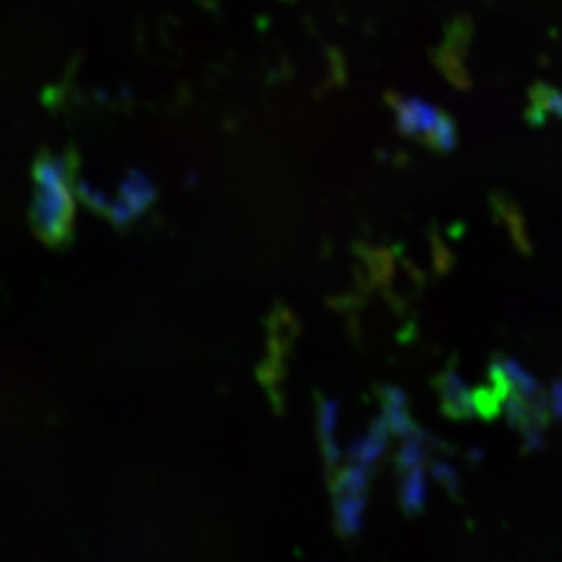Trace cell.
<instances>
[{"mask_svg":"<svg viewBox=\"0 0 562 562\" xmlns=\"http://www.w3.org/2000/svg\"><path fill=\"white\" fill-rule=\"evenodd\" d=\"M436 387L442 396L443 413L452 419H467L473 417L475 408H473V401L469 396L467 383L459 375V371L454 367H448L442 375L436 378Z\"/></svg>","mask_w":562,"mask_h":562,"instance_id":"cell-2","label":"cell"},{"mask_svg":"<svg viewBox=\"0 0 562 562\" xmlns=\"http://www.w3.org/2000/svg\"><path fill=\"white\" fill-rule=\"evenodd\" d=\"M473 408L475 413H480L485 419H494L498 413H501V406H503V396L494 390V387H483L477 390L473 396Z\"/></svg>","mask_w":562,"mask_h":562,"instance_id":"cell-9","label":"cell"},{"mask_svg":"<svg viewBox=\"0 0 562 562\" xmlns=\"http://www.w3.org/2000/svg\"><path fill=\"white\" fill-rule=\"evenodd\" d=\"M390 436V427L383 417H380L378 422H373V427L367 436H362L359 440L348 446V461L359 462V464H375L380 461V457L385 450V440Z\"/></svg>","mask_w":562,"mask_h":562,"instance_id":"cell-3","label":"cell"},{"mask_svg":"<svg viewBox=\"0 0 562 562\" xmlns=\"http://www.w3.org/2000/svg\"><path fill=\"white\" fill-rule=\"evenodd\" d=\"M76 220L74 162L65 155H48L34 165L32 223L36 234L50 246L69 240Z\"/></svg>","mask_w":562,"mask_h":562,"instance_id":"cell-1","label":"cell"},{"mask_svg":"<svg viewBox=\"0 0 562 562\" xmlns=\"http://www.w3.org/2000/svg\"><path fill=\"white\" fill-rule=\"evenodd\" d=\"M431 475L438 480V482L442 483L443 487L452 494V496H457L459 494V485H461V475H459V471L452 467V464H448V462L440 461H431Z\"/></svg>","mask_w":562,"mask_h":562,"instance_id":"cell-10","label":"cell"},{"mask_svg":"<svg viewBox=\"0 0 562 562\" xmlns=\"http://www.w3.org/2000/svg\"><path fill=\"white\" fill-rule=\"evenodd\" d=\"M492 204H494V211L501 215V220L506 222V225H508L510 236H513L515 244L521 248L522 252H529V250H531V248H529L531 244H529V238H527L525 222H522V217L519 215L517 206H515L513 202L508 201L506 196H494V199H492Z\"/></svg>","mask_w":562,"mask_h":562,"instance_id":"cell-8","label":"cell"},{"mask_svg":"<svg viewBox=\"0 0 562 562\" xmlns=\"http://www.w3.org/2000/svg\"><path fill=\"white\" fill-rule=\"evenodd\" d=\"M336 527L344 538H352L362 529L367 494H334Z\"/></svg>","mask_w":562,"mask_h":562,"instance_id":"cell-4","label":"cell"},{"mask_svg":"<svg viewBox=\"0 0 562 562\" xmlns=\"http://www.w3.org/2000/svg\"><path fill=\"white\" fill-rule=\"evenodd\" d=\"M550 406H552V413L562 419V380L552 385V398H550Z\"/></svg>","mask_w":562,"mask_h":562,"instance_id":"cell-11","label":"cell"},{"mask_svg":"<svg viewBox=\"0 0 562 562\" xmlns=\"http://www.w3.org/2000/svg\"><path fill=\"white\" fill-rule=\"evenodd\" d=\"M296 334H299V323L294 322V317L288 311H281V308L276 311L269 317V346H271L269 357L283 361Z\"/></svg>","mask_w":562,"mask_h":562,"instance_id":"cell-6","label":"cell"},{"mask_svg":"<svg viewBox=\"0 0 562 562\" xmlns=\"http://www.w3.org/2000/svg\"><path fill=\"white\" fill-rule=\"evenodd\" d=\"M340 404L336 401L319 398V434H322L323 454L327 467L336 469L340 462V450L336 446V422H338Z\"/></svg>","mask_w":562,"mask_h":562,"instance_id":"cell-5","label":"cell"},{"mask_svg":"<svg viewBox=\"0 0 562 562\" xmlns=\"http://www.w3.org/2000/svg\"><path fill=\"white\" fill-rule=\"evenodd\" d=\"M427 501V482L423 473L422 464L402 471L401 504L406 515L422 513Z\"/></svg>","mask_w":562,"mask_h":562,"instance_id":"cell-7","label":"cell"}]
</instances>
